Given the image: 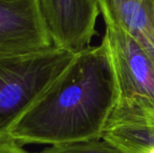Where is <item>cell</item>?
<instances>
[{"mask_svg": "<svg viewBox=\"0 0 154 153\" xmlns=\"http://www.w3.org/2000/svg\"><path fill=\"white\" fill-rule=\"evenodd\" d=\"M119 99L108 41L77 53L61 77L3 133L21 145L101 139Z\"/></svg>", "mask_w": 154, "mask_h": 153, "instance_id": "6da1fadb", "label": "cell"}, {"mask_svg": "<svg viewBox=\"0 0 154 153\" xmlns=\"http://www.w3.org/2000/svg\"><path fill=\"white\" fill-rule=\"evenodd\" d=\"M54 44L79 52L95 35L100 8L97 0H41Z\"/></svg>", "mask_w": 154, "mask_h": 153, "instance_id": "5b68a950", "label": "cell"}, {"mask_svg": "<svg viewBox=\"0 0 154 153\" xmlns=\"http://www.w3.org/2000/svg\"><path fill=\"white\" fill-rule=\"evenodd\" d=\"M55 46L41 0H0V57Z\"/></svg>", "mask_w": 154, "mask_h": 153, "instance_id": "277c9868", "label": "cell"}, {"mask_svg": "<svg viewBox=\"0 0 154 153\" xmlns=\"http://www.w3.org/2000/svg\"><path fill=\"white\" fill-rule=\"evenodd\" d=\"M152 2H153V4H154V0H152Z\"/></svg>", "mask_w": 154, "mask_h": 153, "instance_id": "30bf717a", "label": "cell"}, {"mask_svg": "<svg viewBox=\"0 0 154 153\" xmlns=\"http://www.w3.org/2000/svg\"><path fill=\"white\" fill-rule=\"evenodd\" d=\"M38 153H125L109 141L97 140L50 145Z\"/></svg>", "mask_w": 154, "mask_h": 153, "instance_id": "ba28073f", "label": "cell"}, {"mask_svg": "<svg viewBox=\"0 0 154 153\" xmlns=\"http://www.w3.org/2000/svg\"><path fill=\"white\" fill-rule=\"evenodd\" d=\"M105 23L119 89L116 108L154 110V59L123 28Z\"/></svg>", "mask_w": 154, "mask_h": 153, "instance_id": "3957f363", "label": "cell"}, {"mask_svg": "<svg viewBox=\"0 0 154 153\" xmlns=\"http://www.w3.org/2000/svg\"><path fill=\"white\" fill-rule=\"evenodd\" d=\"M78 52L53 46L10 57H0V133L66 71Z\"/></svg>", "mask_w": 154, "mask_h": 153, "instance_id": "7a4b0ae2", "label": "cell"}, {"mask_svg": "<svg viewBox=\"0 0 154 153\" xmlns=\"http://www.w3.org/2000/svg\"><path fill=\"white\" fill-rule=\"evenodd\" d=\"M105 23H112L136 39L154 59L152 0H97Z\"/></svg>", "mask_w": 154, "mask_h": 153, "instance_id": "52a82bcc", "label": "cell"}, {"mask_svg": "<svg viewBox=\"0 0 154 153\" xmlns=\"http://www.w3.org/2000/svg\"><path fill=\"white\" fill-rule=\"evenodd\" d=\"M103 138L125 153H154V110L116 108Z\"/></svg>", "mask_w": 154, "mask_h": 153, "instance_id": "8992f818", "label": "cell"}, {"mask_svg": "<svg viewBox=\"0 0 154 153\" xmlns=\"http://www.w3.org/2000/svg\"><path fill=\"white\" fill-rule=\"evenodd\" d=\"M0 153H31L23 148V145L11 141L0 140Z\"/></svg>", "mask_w": 154, "mask_h": 153, "instance_id": "9c48e42d", "label": "cell"}]
</instances>
